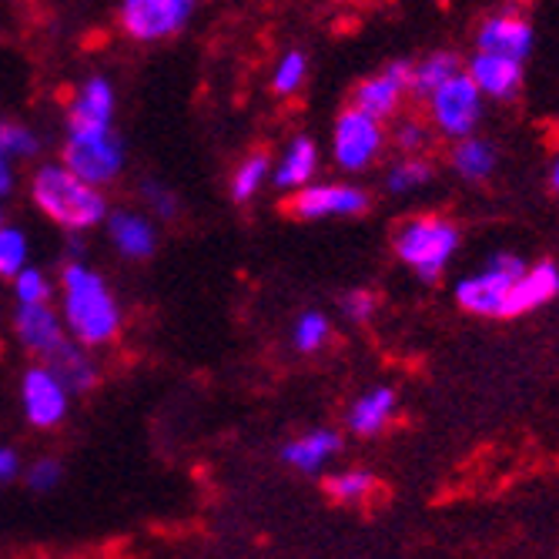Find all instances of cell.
Segmentation results:
<instances>
[{"label": "cell", "mask_w": 559, "mask_h": 559, "mask_svg": "<svg viewBox=\"0 0 559 559\" xmlns=\"http://www.w3.org/2000/svg\"><path fill=\"white\" fill-rule=\"evenodd\" d=\"M64 319L84 345H105L121 329L115 295L84 265L64 269Z\"/></svg>", "instance_id": "1"}, {"label": "cell", "mask_w": 559, "mask_h": 559, "mask_svg": "<svg viewBox=\"0 0 559 559\" xmlns=\"http://www.w3.org/2000/svg\"><path fill=\"white\" fill-rule=\"evenodd\" d=\"M31 191L37 209L64 228H91L108 212L105 198L97 194V185H87L71 168H40Z\"/></svg>", "instance_id": "2"}, {"label": "cell", "mask_w": 559, "mask_h": 559, "mask_svg": "<svg viewBox=\"0 0 559 559\" xmlns=\"http://www.w3.org/2000/svg\"><path fill=\"white\" fill-rule=\"evenodd\" d=\"M460 231L439 218H416L395 235V251L405 265H413L423 278H439L445 262L452 259Z\"/></svg>", "instance_id": "3"}, {"label": "cell", "mask_w": 559, "mask_h": 559, "mask_svg": "<svg viewBox=\"0 0 559 559\" xmlns=\"http://www.w3.org/2000/svg\"><path fill=\"white\" fill-rule=\"evenodd\" d=\"M526 272L523 259L516 255H492L489 265L473 275V278H463L455 285V301L463 305L466 312L473 316H502V305H506V295H510L513 282Z\"/></svg>", "instance_id": "4"}, {"label": "cell", "mask_w": 559, "mask_h": 559, "mask_svg": "<svg viewBox=\"0 0 559 559\" xmlns=\"http://www.w3.org/2000/svg\"><path fill=\"white\" fill-rule=\"evenodd\" d=\"M429 97H432V121H436V128L442 134H449V138H466V134H473V128L479 121L483 91L476 87V81L469 74L455 71Z\"/></svg>", "instance_id": "5"}, {"label": "cell", "mask_w": 559, "mask_h": 559, "mask_svg": "<svg viewBox=\"0 0 559 559\" xmlns=\"http://www.w3.org/2000/svg\"><path fill=\"white\" fill-rule=\"evenodd\" d=\"M382 147V128L379 118L362 111V108H352L338 118L335 124V162L348 171H359L366 168Z\"/></svg>", "instance_id": "6"}, {"label": "cell", "mask_w": 559, "mask_h": 559, "mask_svg": "<svg viewBox=\"0 0 559 559\" xmlns=\"http://www.w3.org/2000/svg\"><path fill=\"white\" fill-rule=\"evenodd\" d=\"M194 8V0H124L121 21L138 40H158L175 34Z\"/></svg>", "instance_id": "7"}, {"label": "cell", "mask_w": 559, "mask_h": 559, "mask_svg": "<svg viewBox=\"0 0 559 559\" xmlns=\"http://www.w3.org/2000/svg\"><path fill=\"white\" fill-rule=\"evenodd\" d=\"M64 165L84 178L87 185H105L111 178H118L121 165H124V151L115 141V134H97L87 141H71L64 151Z\"/></svg>", "instance_id": "8"}, {"label": "cell", "mask_w": 559, "mask_h": 559, "mask_svg": "<svg viewBox=\"0 0 559 559\" xmlns=\"http://www.w3.org/2000/svg\"><path fill=\"white\" fill-rule=\"evenodd\" d=\"M21 395H24V413L37 429L58 426L68 413V385L55 369H31L24 376Z\"/></svg>", "instance_id": "9"}, {"label": "cell", "mask_w": 559, "mask_h": 559, "mask_svg": "<svg viewBox=\"0 0 559 559\" xmlns=\"http://www.w3.org/2000/svg\"><path fill=\"white\" fill-rule=\"evenodd\" d=\"M369 205L366 191L348 185H312L301 188L292 201V215L316 222V218H335V215H362Z\"/></svg>", "instance_id": "10"}, {"label": "cell", "mask_w": 559, "mask_h": 559, "mask_svg": "<svg viewBox=\"0 0 559 559\" xmlns=\"http://www.w3.org/2000/svg\"><path fill=\"white\" fill-rule=\"evenodd\" d=\"M111 115H115V91L108 81H87L84 91L78 94L68 128H71V141H87L97 134H108L111 131Z\"/></svg>", "instance_id": "11"}, {"label": "cell", "mask_w": 559, "mask_h": 559, "mask_svg": "<svg viewBox=\"0 0 559 559\" xmlns=\"http://www.w3.org/2000/svg\"><path fill=\"white\" fill-rule=\"evenodd\" d=\"M14 325H17V338H21L31 352L44 355V359H50V355H58V352L68 345L64 329H61V319H58L55 312H50L44 301H21Z\"/></svg>", "instance_id": "12"}, {"label": "cell", "mask_w": 559, "mask_h": 559, "mask_svg": "<svg viewBox=\"0 0 559 559\" xmlns=\"http://www.w3.org/2000/svg\"><path fill=\"white\" fill-rule=\"evenodd\" d=\"M469 78L486 97L506 100L513 97L520 81H523V61H513L506 55H492V50H476V58L469 61Z\"/></svg>", "instance_id": "13"}, {"label": "cell", "mask_w": 559, "mask_h": 559, "mask_svg": "<svg viewBox=\"0 0 559 559\" xmlns=\"http://www.w3.org/2000/svg\"><path fill=\"white\" fill-rule=\"evenodd\" d=\"M479 50H492V55L526 61L533 50V27L516 14H496L479 27Z\"/></svg>", "instance_id": "14"}, {"label": "cell", "mask_w": 559, "mask_h": 559, "mask_svg": "<svg viewBox=\"0 0 559 559\" xmlns=\"http://www.w3.org/2000/svg\"><path fill=\"white\" fill-rule=\"evenodd\" d=\"M556 295H559V269L549 265V262H543L536 269H526L513 282L510 295H506V305H502V316L533 312V309H539V305H546Z\"/></svg>", "instance_id": "15"}, {"label": "cell", "mask_w": 559, "mask_h": 559, "mask_svg": "<svg viewBox=\"0 0 559 559\" xmlns=\"http://www.w3.org/2000/svg\"><path fill=\"white\" fill-rule=\"evenodd\" d=\"M413 81V68L409 64H389L382 74L369 78L359 94H355V108H362L376 118H385L399 108V97L405 94Z\"/></svg>", "instance_id": "16"}, {"label": "cell", "mask_w": 559, "mask_h": 559, "mask_svg": "<svg viewBox=\"0 0 559 559\" xmlns=\"http://www.w3.org/2000/svg\"><path fill=\"white\" fill-rule=\"evenodd\" d=\"M335 452H338V436L329 432V429H319V432L301 436L298 442H288L282 455H285L288 466L305 469V473H316V469H322L332 460Z\"/></svg>", "instance_id": "17"}, {"label": "cell", "mask_w": 559, "mask_h": 559, "mask_svg": "<svg viewBox=\"0 0 559 559\" xmlns=\"http://www.w3.org/2000/svg\"><path fill=\"white\" fill-rule=\"evenodd\" d=\"M392 409H395V392L392 389H376V392L362 395L359 402L352 405L348 429L359 432V436H376L389 423Z\"/></svg>", "instance_id": "18"}, {"label": "cell", "mask_w": 559, "mask_h": 559, "mask_svg": "<svg viewBox=\"0 0 559 559\" xmlns=\"http://www.w3.org/2000/svg\"><path fill=\"white\" fill-rule=\"evenodd\" d=\"M111 238L128 259H147L151 251H155V231H151V225L144 218H138L131 212L111 215Z\"/></svg>", "instance_id": "19"}, {"label": "cell", "mask_w": 559, "mask_h": 559, "mask_svg": "<svg viewBox=\"0 0 559 559\" xmlns=\"http://www.w3.org/2000/svg\"><path fill=\"white\" fill-rule=\"evenodd\" d=\"M316 165H319V151L309 138H298L288 151L282 165L275 168V185L278 188H301L316 175Z\"/></svg>", "instance_id": "20"}, {"label": "cell", "mask_w": 559, "mask_h": 559, "mask_svg": "<svg viewBox=\"0 0 559 559\" xmlns=\"http://www.w3.org/2000/svg\"><path fill=\"white\" fill-rule=\"evenodd\" d=\"M452 165H455V171H460L466 181H483L496 168V151L486 141H476V138L466 134V141L455 147Z\"/></svg>", "instance_id": "21"}, {"label": "cell", "mask_w": 559, "mask_h": 559, "mask_svg": "<svg viewBox=\"0 0 559 559\" xmlns=\"http://www.w3.org/2000/svg\"><path fill=\"white\" fill-rule=\"evenodd\" d=\"M455 71H460V61H455V55H429L426 61H419L413 68V81L409 87L419 91L423 97H429L439 84H445Z\"/></svg>", "instance_id": "22"}, {"label": "cell", "mask_w": 559, "mask_h": 559, "mask_svg": "<svg viewBox=\"0 0 559 559\" xmlns=\"http://www.w3.org/2000/svg\"><path fill=\"white\" fill-rule=\"evenodd\" d=\"M50 366L55 372L64 379V385H74V389H87L94 382V366L84 359V355L68 342L58 355H50Z\"/></svg>", "instance_id": "23"}, {"label": "cell", "mask_w": 559, "mask_h": 559, "mask_svg": "<svg viewBox=\"0 0 559 559\" xmlns=\"http://www.w3.org/2000/svg\"><path fill=\"white\" fill-rule=\"evenodd\" d=\"M265 175H269V158H265V155H251V158L241 162V168L235 171L231 194H235L238 201H248L251 194H255V191L262 188Z\"/></svg>", "instance_id": "24"}, {"label": "cell", "mask_w": 559, "mask_h": 559, "mask_svg": "<svg viewBox=\"0 0 559 559\" xmlns=\"http://www.w3.org/2000/svg\"><path fill=\"white\" fill-rule=\"evenodd\" d=\"M329 338V319L322 312H305L298 322H295V345L301 352H316L322 348V342Z\"/></svg>", "instance_id": "25"}, {"label": "cell", "mask_w": 559, "mask_h": 559, "mask_svg": "<svg viewBox=\"0 0 559 559\" xmlns=\"http://www.w3.org/2000/svg\"><path fill=\"white\" fill-rule=\"evenodd\" d=\"M27 241L14 228H0V275H17L24 269Z\"/></svg>", "instance_id": "26"}, {"label": "cell", "mask_w": 559, "mask_h": 559, "mask_svg": "<svg viewBox=\"0 0 559 559\" xmlns=\"http://www.w3.org/2000/svg\"><path fill=\"white\" fill-rule=\"evenodd\" d=\"M432 178V168L429 165H423V162H402V165H395L392 171H389V191H395V194H402V191H413V188H419V185H426Z\"/></svg>", "instance_id": "27"}, {"label": "cell", "mask_w": 559, "mask_h": 559, "mask_svg": "<svg viewBox=\"0 0 559 559\" xmlns=\"http://www.w3.org/2000/svg\"><path fill=\"white\" fill-rule=\"evenodd\" d=\"M369 489H372V476L362 469H348V473H338L329 479V492L335 499H362Z\"/></svg>", "instance_id": "28"}, {"label": "cell", "mask_w": 559, "mask_h": 559, "mask_svg": "<svg viewBox=\"0 0 559 559\" xmlns=\"http://www.w3.org/2000/svg\"><path fill=\"white\" fill-rule=\"evenodd\" d=\"M34 134L24 131V128H14V124H0V155L4 158H24V155H34Z\"/></svg>", "instance_id": "29"}, {"label": "cell", "mask_w": 559, "mask_h": 559, "mask_svg": "<svg viewBox=\"0 0 559 559\" xmlns=\"http://www.w3.org/2000/svg\"><path fill=\"white\" fill-rule=\"evenodd\" d=\"M305 81V58L298 55V50H288V55L282 58L278 71H275V91L278 94H292L298 91Z\"/></svg>", "instance_id": "30"}, {"label": "cell", "mask_w": 559, "mask_h": 559, "mask_svg": "<svg viewBox=\"0 0 559 559\" xmlns=\"http://www.w3.org/2000/svg\"><path fill=\"white\" fill-rule=\"evenodd\" d=\"M50 285L44 282V275L37 269H21L17 272V298L21 301H47Z\"/></svg>", "instance_id": "31"}, {"label": "cell", "mask_w": 559, "mask_h": 559, "mask_svg": "<svg viewBox=\"0 0 559 559\" xmlns=\"http://www.w3.org/2000/svg\"><path fill=\"white\" fill-rule=\"evenodd\" d=\"M342 309L352 322H369L372 312H376V298L369 292H348L342 298Z\"/></svg>", "instance_id": "32"}, {"label": "cell", "mask_w": 559, "mask_h": 559, "mask_svg": "<svg viewBox=\"0 0 559 559\" xmlns=\"http://www.w3.org/2000/svg\"><path fill=\"white\" fill-rule=\"evenodd\" d=\"M58 479H61V469H58V463H50V460H44V463H37L31 469V486L34 489H50Z\"/></svg>", "instance_id": "33"}, {"label": "cell", "mask_w": 559, "mask_h": 559, "mask_svg": "<svg viewBox=\"0 0 559 559\" xmlns=\"http://www.w3.org/2000/svg\"><path fill=\"white\" fill-rule=\"evenodd\" d=\"M147 201H151V205H155V212H162L165 218L175 215V201H171L168 191H162V188H155V185H147Z\"/></svg>", "instance_id": "34"}, {"label": "cell", "mask_w": 559, "mask_h": 559, "mask_svg": "<svg viewBox=\"0 0 559 559\" xmlns=\"http://www.w3.org/2000/svg\"><path fill=\"white\" fill-rule=\"evenodd\" d=\"M399 141H402L405 147H419V144H423V128H419V124H405V128L399 131Z\"/></svg>", "instance_id": "35"}, {"label": "cell", "mask_w": 559, "mask_h": 559, "mask_svg": "<svg viewBox=\"0 0 559 559\" xmlns=\"http://www.w3.org/2000/svg\"><path fill=\"white\" fill-rule=\"evenodd\" d=\"M17 469V455L11 449H0V479H11Z\"/></svg>", "instance_id": "36"}, {"label": "cell", "mask_w": 559, "mask_h": 559, "mask_svg": "<svg viewBox=\"0 0 559 559\" xmlns=\"http://www.w3.org/2000/svg\"><path fill=\"white\" fill-rule=\"evenodd\" d=\"M11 191V168H8V158L0 155V194Z\"/></svg>", "instance_id": "37"}, {"label": "cell", "mask_w": 559, "mask_h": 559, "mask_svg": "<svg viewBox=\"0 0 559 559\" xmlns=\"http://www.w3.org/2000/svg\"><path fill=\"white\" fill-rule=\"evenodd\" d=\"M552 188H556V194H559V162H556V168H552Z\"/></svg>", "instance_id": "38"}]
</instances>
